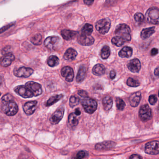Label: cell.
Segmentation results:
<instances>
[{"mask_svg": "<svg viewBox=\"0 0 159 159\" xmlns=\"http://www.w3.org/2000/svg\"><path fill=\"white\" fill-rule=\"evenodd\" d=\"M125 42L124 39L119 36H116V37L112 38L111 39V43L112 44H114L118 47H120Z\"/></svg>", "mask_w": 159, "mask_h": 159, "instance_id": "32", "label": "cell"}, {"mask_svg": "<svg viewBox=\"0 0 159 159\" xmlns=\"http://www.w3.org/2000/svg\"><path fill=\"white\" fill-rule=\"evenodd\" d=\"M78 53L74 49L69 48L68 49L64 56V58L68 61H73L76 58Z\"/></svg>", "mask_w": 159, "mask_h": 159, "instance_id": "21", "label": "cell"}, {"mask_svg": "<svg viewBox=\"0 0 159 159\" xmlns=\"http://www.w3.org/2000/svg\"><path fill=\"white\" fill-rule=\"evenodd\" d=\"M64 112L65 108L64 107L59 108L51 116L50 119V122L53 125L57 124L63 118Z\"/></svg>", "mask_w": 159, "mask_h": 159, "instance_id": "11", "label": "cell"}, {"mask_svg": "<svg viewBox=\"0 0 159 159\" xmlns=\"http://www.w3.org/2000/svg\"><path fill=\"white\" fill-rule=\"evenodd\" d=\"M25 85L33 93L34 96H38L42 93V86L38 83L33 81L28 82L26 83Z\"/></svg>", "mask_w": 159, "mask_h": 159, "instance_id": "10", "label": "cell"}, {"mask_svg": "<svg viewBox=\"0 0 159 159\" xmlns=\"http://www.w3.org/2000/svg\"><path fill=\"white\" fill-rule=\"evenodd\" d=\"M61 36L66 40H70L73 39L77 36L78 32L72 30H64L61 31Z\"/></svg>", "mask_w": 159, "mask_h": 159, "instance_id": "20", "label": "cell"}, {"mask_svg": "<svg viewBox=\"0 0 159 159\" xmlns=\"http://www.w3.org/2000/svg\"><path fill=\"white\" fill-rule=\"evenodd\" d=\"M14 90L17 94L24 98H31L34 96L33 93L26 85L16 86Z\"/></svg>", "mask_w": 159, "mask_h": 159, "instance_id": "8", "label": "cell"}, {"mask_svg": "<svg viewBox=\"0 0 159 159\" xmlns=\"http://www.w3.org/2000/svg\"><path fill=\"white\" fill-rule=\"evenodd\" d=\"M88 155V152L84 151H80L77 154L76 158H79V159H82L86 157Z\"/></svg>", "mask_w": 159, "mask_h": 159, "instance_id": "39", "label": "cell"}, {"mask_svg": "<svg viewBox=\"0 0 159 159\" xmlns=\"http://www.w3.org/2000/svg\"><path fill=\"white\" fill-rule=\"evenodd\" d=\"M75 115H77V116H79V115H80L81 111H80V109L77 108L75 109Z\"/></svg>", "mask_w": 159, "mask_h": 159, "instance_id": "47", "label": "cell"}, {"mask_svg": "<svg viewBox=\"0 0 159 159\" xmlns=\"http://www.w3.org/2000/svg\"><path fill=\"white\" fill-rule=\"evenodd\" d=\"M148 23L153 25L159 24V9L156 7H152L147 11L145 15Z\"/></svg>", "mask_w": 159, "mask_h": 159, "instance_id": "3", "label": "cell"}, {"mask_svg": "<svg viewBox=\"0 0 159 159\" xmlns=\"http://www.w3.org/2000/svg\"><path fill=\"white\" fill-rule=\"evenodd\" d=\"M103 107L105 111H109L112 107V105H113V100L111 97L107 96L103 98Z\"/></svg>", "mask_w": 159, "mask_h": 159, "instance_id": "26", "label": "cell"}, {"mask_svg": "<svg viewBox=\"0 0 159 159\" xmlns=\"http://www.w3.org/2000/svg\"><path fill=\"white\" fill-rule=\"evenodd\" d=\"M94 0H84V4L87 5H91L93 3Z\"/></svg>", "mask_w": 159, "mask_h": 159, "instance_id": "44", "label": "cell"}, {"mask_svg": "<svg viewBox=\"0 0 159 159\" xmlns=\"http://www.w3.org/2000/svg\"><path fill=\"white\" fill-rule=\"evenodd\" d=\"M15 59V57L13 54L11 53H9L4 55L3 57H2L1 61V66L5 67L9 66L11 64Z\"/></svg>", "mask_w": 159, "mask_h": 159, "instance_id": "19", "label": "cell"}, {"mask_svg": "<svg viewBox=\"0 0 159 159\" xmlns=\"http://www.w3.org/2000/svg\"><path fill=\"white\" fill-rule=\"evenodd\" d=\"M158 95H159V93H158Z\"/></svg>", "mask_w": 159, "mask_h": 159, "instance_id": "48", "label": "cell"}, {"mask_svg": "<svg viewBox=\"0 0 159 159\" xmlns=\"http://www.w3.org/2000/svg\"><path fill=\"white\" fill-rule=\"evenodd\" d=\"M128 69L134 73H138L139 72L141 68V64L138 59L134 58L132 59L128 62L127 64Z\"/></svg>", "mask_w": 159, "mask_h": 159, "instance_id": "15", "label": "cell"}, {"mask_svg": "<svg viewBox=\"0 0 159 159\" xmlns=\"http://www.w3.org/2000/svg\"><path fill=\"white\" fill-rule=\"evenodd\" d=\"M154 32H155V27H154L144 29L141 31L140 37L143 39H146L150 38Z\"/></svg>", "mask_w": 159, "mask_h": 159, "instance_id": "25", "label": "cell"}, {"mask_svg": "<svg viewBox=\"0 0 159 159\" xmlns=\"http://www.w3.org/2000/svg\"><path fill=\"white\" fill-rule=\"evenodd\" d=\"M68 122L70 125L71 127H75L79 124V120L76 118L75 113H71L68 117Z\"/></svg>", "mask_w": 159, "mask_h": 159, "instance_id": "30", "label": "cell"}, {"mask_svg": "<svg viewBox=\"0 0 159 159\" xmlns=\"http://www.w3.org/2000/svg\"><path fill=\"white\" fill-rule=\"evenodd\" d=\"M127 84L130 87H136L139 86L140 83L138 81L134 80L133 78H129L127 80Z\"/></svg>", "mask_w": 159, "mask_h": 159, "instance_id": "35", "label": "cell"}, {"mask_svg": "<svg viewBox=\"0 0 159 159\" xmlns=\"http://www.w3.org/2000/svg\"><path fill=\"white\" fill-rule=\"evenodd\" d=\"M30 41L35 45H39L42 43V37L40 34H36L31 38Z\"/></svg>", "mask_w": 159, "mask_h": 159, "instance_id": "33", "label": "cell"}, {"mask_svg": "<svg viewBox=\"0 0 159 159\" xmlns=\"http://www.w3.org/2000/svg\"><path fill=\"white\" fill-rule=\"evenodd\" d=\"M157 101V97L154 95H151L149 98V102L151 105H155Z\"/></svg>", "mask_w": 159, "mask_h": 159, "instance_id": "40", "label": "cell"}, {"mask_svg": "<svg viewBox=\"0 0 159 159\" xmlns=\"http://www.w3.org/2000/svg\"><path fill=\"white\" fill-rule=\"evenodd\" d=\"M80 99L75 96H72L70 99V106L71 107H74L79 104Z\"/></svg>", "mask_w": 159, "mask_h": 159, "instance_id": "36", "label": "cell"}, {"mask_svg": "<svg viewBox=\"0 0 159 159\" xmlns=\"http://www.w3.org/2000/svg\"><path fill=\"white\" fill-rule=\"evenodd\" d=\"M158 53V49H156V48H153V49H152L151 51V55L152 56H154L156 55Z\"/></svg>", "mask_w": 159, "mask_h": 159, "instance_id": "42", "label": "cell"}, {"mask_svg": "<svg viewBox=\"0 0 159 159\" xmlns=\"http://www.w3.org/2000/svg\"><path fill=\"white\" fill-rule=\"evenodd\" d=\"M111 27L110 20L107 18L101 19L97 22L96 29L100 34H106L109 30Z\"/></svg>", "mask_w": 159, "mask_h": 159, "instance_id": "5", "label": "cell"}, {"mask_svg": "<svg viewBox=\"0 0 159 159\" xmlns=\"http://www.w3.org/2000/svg\"><path fill=\"white\" fill-rule=\"evenodd\" d=\"M63 97H64V95L63 94L56 95L51 97L46 103V106L50 107L52 106L58 102L59 100H61Z\"/></svg>", "mask_w": 159, "mask_h": 159, "instance_id": "27", "label": "cell"}, {"mask_svg": "<svg viewBox=\"0 0 159 159\" xmlns=\"http://www.w3.org/2000/svg\"><path fill=\"white\" fill-rule=\"evenodd\" d=\"M116 105L117 109L120 111H123L124 109L125 104L124 101L120 98H117L116 99Z\"/></svg>", "mask_w": 159, "mask_h": 159, "instance_id": "34", "label": "cell"}, {"mask_svg": "<svg viewBox=\"0 0 159 159\" xmlns=\"http://www.w3.org/2000/svg\"><path fill=\"white\" fill-rule=\"evenodd\" d=\"M78 42L80 44L83 46H91L93 44L94 39L91 35L86 36L81 34L78 38Z\"/></svg>", "mask_w": 159, "mask_h": 159, "instance_id": "14", "label": "cell"}, {"mask_svg": "<svg viewBox=\"0 0 159 159\" xmlns=\"http://www.w3.org/2000/svg\"><path fill=\"white\" fill-rule=\"evenodd\" d=\"M106 72V68L101 64H97L93 67V73L94 75L97 76H101L104 75Z\"/></svg>", "mask_w": 159, "mask_h": 159, "instance_id": "24", "label": "cell"}, {"mask_svg": "<svg viewBox=\"0 0 159 159\" xmlns=\"http://www.w3.org/2000/svg\"><path fill=\"white\" fill-rule=\"evenodd\" d=\"M133 54V49L128 46H125L119 53V55L120 57L124 58H129Z\"/></svg>", "mask_w": 159, "mask_h": 159, "instance_id": "23", "label": "cell"}, {"mask_svg": "<svg viewBox=\"0 0 159 159\" xmlns=\"http://www.w3.org/2000/svg\"><path fill=\"white\" fill-rule=\"evenodd\" d=\"M34 72V70L30 68L21 67L14 71L15 76L19 78H28Z\"/></svg>", "mask_w": 159, "mask_h": 159, "instance_id": "9", "label": "cell"}, {"mask_svg": "<svg viewBox=\"0 0 159 159\" xmlns=\"http://www.w3.org/2000/svg\"><path fill=\"white\" fill-rule=\"evenodd\" d=\"M134 18L136 22H138V23H141L144 20V16L140 13H137L135 14Z\"/></svg>", "mask_w": 159, "mask_h": 159, "instance_id": "37", "label": "cell"}, {"mask_svg": "<svg viewBox=\"0 0 159 159\" xmlns=\"http://www.w3.org/2000/svg\"><path fill=\"white\" fill-rule=\"evenodd\" d=\"M139 117L143 122L148 121L152 118V110L148 105L142 106L139 111Z\"/></svg>", "mask_w": 159, "mask_h": 159, "instance_id": "6", "label": "cell"}, {"mask_svg": "<svg viewBox=\"0 0 159 159\" xmlns=\"http://www.w3.org/2000/svg\"><path fill=\"white\" fill-rule=\"evenodd\" d=\"M60 39L56 36H52L47 38L44 41V45L48 49L53 50L56 47L60 42Z\"/></svg>", "mask_w": 159, "mask_h": 159, "instance_id": "12", "label": "cell"}, {"mask_svg": "<svg viewBox=\"0 0 159 159\" xmlns=\"http://www.w3.org/2000/svg\"><path fill=\"white\" fill-rule=\"evenodd\" d=\"M78 94L83 98L87 97H88V93L87 92L84 90H80L78 91Z\"/></svg>", "mask_w": 159, "mask_h": 159, "instance_id": "41", "label": "cell"}, {"mask_svg": "<svg viewBox=\"0 0 159 159\" xmlns=\"http://www.w3.org/2000/svg\"><path fill=\"white\" fill-rule=\"evenodd\" d=\"M61 75L68 82H71L74 79L73 70L70 66L64 67L61 70Z\"/></svg>", "mask_w": 159, "mask_h": 159, "instance_id": "13", "label": "cell"}, {"mask_svg": "<svg viewBox=\"0 0 159 159\" xmlns=\"http://www.w3.org/2000/svg\"><path fill=\"white\" fill-rule=\"evenodd\" d=\"M154 75L156 77H158L159 78V66L155 69V70H154Z\"/></svg>", "mask_w": 159, "mask_h": 159, "instance_id": "46", "label": "cell"}, {"mask_svg": "<svg viewBox=\"0 0 159 159\" xmlns=\"http://www.w3.org/2000/svg\"><path fill=\"white\" fill-rule=\"evenodd\" d=\"M11 100H14V97L10 94L5 95L2 98V102H8Z\"/></svg>", "mask_w": 159, "mask_h": 159, "instance_id": "38", "label": "cell"}, {"mask_svg": "<svg viewBox=\"0 0 159 159\" xmlns=\"http://www.w3.org/2000/svg\"><path fill=\"white\" fill-rule=\"evenodd\" d=\"M145 151L151 155L159 154V141H152L148 142L145 145Z\"/></svg>", "mask_w": 159, "mask_h": 159, "instance_id": "7", "label": "cell"}, {"mask_svg": "<svg viewBox=\"0 0 159 159\" xmlns=\"http://www.w3.org/2000/svg\"><path fill=\"white\" fill-rule=\"evenodd\" d=\"M117 36L121 37L125 41H130L131 40V30L130 28L125 24H120L116 27L115 31Z\"/></svg>", "mask_w": 159, "mask_h": 159, "instance_id": "1", "label": "cell"}, {"mask_svg": "<svg viewBox=\"0 0 159 159\" xmlns=\"http://www.w3.org/2000/svg\"><path fill=\"white\" fill-rule=\"evenodd\" d=\"M142 157L139 156V155H137V154H133V155H131L130 157H129V159H142Z\"/></svg>", "mask_w": 159, "mask_h": 159, "instance_id": "45", "label": "cell"}, {"mask_svg": "<svg viewBox=\"0 0 159 159\" xmlns=\"http://www.w3.org/2000/svg\"><path fill=\"white\" fill-rule=\"evenodd\" d=\"M37 104L38 102L37 101H30L26 103L23 107L25 113L27 115L33 114L37 109Z\"/></svg>", "mask_w": 159, "mask_h": 159, "instance_id": "16", "label": "cell"}, {"mask_svg": "<svg viewBox=\"0 0 159 159\" xmlns=\"http://www.w3.org/2000/svg\"><path fill=\"white\" fill-rule=\"evenodd\" d=\"M93 29L92 25L89 24H85L82 29L81 34L86 35V36H90L93 32Z\"/></svg>", "mask_w": 159, "mask_h": 159, "instance_id": "28", "label": "cell"}, {"mask_svg": "<svg viewBox=\"0 0 159 159\" xmlns=\"http://www.w3.org/2000/svg\"><path fill=\"white\" fill-rule=\"evenodd\" d=\"M116 73L115 72V70H112L110 71V79H111V80H113L114 78L116 77Z\"/></svg>", "mask_w": 159, "mask_h": 159, "instance_id": "43", "label": "cell"}, {"mask_svg": "<svg viewBox=\"0 0 159 159\" xmlns=\"http://www.w3.org/2000/svg\"><path fill=\"white\" fill-rule=\"evenodd\" d=\"M87 69L84 66H81L79 68L78 74L76 77V81L78 83H81L85 79Z\"/></svg>", "mask_w": 159, "mask_h": 159, "instance_id": "22", "label": "cell"}, {"mask_svg": "<svg viewBox=\"0 0 159 159\" xmlns=\"http://www.w3.org/2000/svg\"><path fill=\"white\" fill-rule=\"evenodd\" d=\"M116 143L112 141H106L101 143H98L95 145V149L98 151L109 149L114 147Z\"/></svg>", "mask_w": 159, "mask_h": 159, "instance_id": "17", "label": "cell"}, {"mask_svg": "<svg viewBox=\"0 0 159 159\" xmlns=\"http://www.w3.org/2000/svg\"><path fill=\"white\" fill-rule=\"evenodd\" d=\"M2 110L8 116H14L18 112V106L14 100L2 102Z\"/></svg>", "mask_w": 159, "mask_h": 159, "instance_id": "2", "label": "cell"}, {"mask_svg": "<svg viewBox=\"0 0 159 159\" xmlns=\"http://www.w3.org/2000/svg\"><path fill=\"white\" fill-rule=\"evenodd\" d=\"M47 63L49 66L52 67L56 66L59 64V58L56 56H51L48 58Z\"/></svg>", "mask_w": 159, "mask_h": 159, "instance_id": "29", "label": "cell"}, {"mask_svg": "<svg viewBox=\"0 0 159 159\" xmlns=\"http://www.w3.org/2000/svg\"><path fill=\"white\" fill-rule=\"evenodd\" d=\"M81 104L85 112L89 114L93 113L97 109V101L88 97L83 98L81 100Z\"/></svg>", "mask_w": 159, "mask_h": 159, "instance_id": "4", "label": "cell"}, {"mask_svg": "<svg viewBox=\"0 0 159 159\" xmlns=\"http://www.w3.org/2000/svg\"><path fill=\"white\" fill-rule=\"evenodd\" d=\"M110 55V49L107 45H105L101 49V57L103 59H107Z\"/></svg>", "mask_w": 159, "mask_h": 159, "instance_id": "31", "label": "cell"}, {"mask_svg": "<svg viewBox=\"0 0 159 159\" xmlns=\"http://www.w3.org/2000/svg\"><path fill=\"white\" fill-rule=\"evenodd\" d=\"M141 98V95L140 92H136L132 94L129 97V100L130 105L134 107H137L140 102Z\"/></svg>", "mask_w": 159, "mask_h": 159, "instance_id": "18", "label": "cell"}]
</instances>
